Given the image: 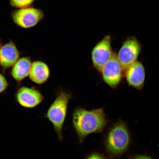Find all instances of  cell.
I'll return each instance as SVG.
<instances>
[{"instance_id":"1","label":"cell","mask_w":159,"mask_h":159,"mask_svg":"<svg viewBox=\"0 0 159 159\" xmlns=\"http://www.w3.org/2000/svg\"><path fill=\"white\" fill-rule=\"evenodd\" d=\"M107 123L108 120L102 108L89 111L79 107L73 112L72 125L80 143L89 135L102 133Z\"/></svg>"},{"instance_id":"2","label":"cell","mask_w":159,"mask_h":159,"mask_svg":"<svg viewBox=\"0 0 159 159\" xmlns=\"http://www.w3.org/2000/svg\"><path fill=\"white\" fill-rule=\"evenodd\" d=\"M130 142V134L126 124L119 120L109 129L105 136V151L111 157L118 158L126 152Z\"/></svg>"},{"instance_id":"3","label":"cell","mask_w":159,"mask_h":159,"mask_svg":"<svg viewBox=\"0 0 159 159\" xmlns=\"http://www.w3.org/2000/svg\"><path fill=\"white\" fill-rule=\"evenodd\" d=\"M71 98L70 94L61 91L45 115L52 125L60 141L63 140V125L66 118L69 101Z\"/></svg>"},{"instance_id":"4","label":"cell","mask_w":159,"mask_h":159,"mask_svg":"<svg viewBox=\"0 0 159 159\" xmlns=\"http://www.w3.org/2000/svg\"><path fill=\"white\" fill-rule=\"evenodd\" d=\"M44 17L42 10L33 7L18 9L11 13L14 22L23 29H29L36 25Z\"/></svg>"},{"instance_id":"5","label":"cell","mask_w":159,"mask_h":159,"mask_svg":"<svg viewBox=\"0 0 159 159\" xmlns=\"http://www.w3.org/2000/svg\"><path fill=\"white\" fill-rule=\"evenodd\" d=\"M142 50V45L136 37L128 38L119 51L117 58L125 71L137 61Z\"/></svg>"},{"instance_id":"6","label":"cell","mask_w":159,"mask_h":159,"mask_svg":"<svg viewBox=\"0 0 159 159\" xmlns=\"http://www.w3.org/2000/svg\"><path fill=\"white\" fill-rule=\"evenodd\" d=\"M125 70L114 52L110 59L102 67L100 73L103 80L111 88H116L120 84Z\"/></svg>"},{"instance_id":"7","label":"cell","mask_w":159,"mask_h":159,"mask_svg":"<svg viewBox=\"0 0 159 159\" xmlns=\"http://www.w3.org/2000/svg\"><path fill=\"white\" fill-rule=\"evenodd\" d=\"M111 36L105 35L93 49L91 57L93 65L99 72L114 53L111 47Z\"/></svg>"},{"instance_id":"8","label":"cell","mask_w":159,"mask_h":159,"mask_svg":"<svg viewBox=\"0 0 159 159\" xmlns=\"http://www.w3.org/2000/svg\"><path fill=\"white\" fill-rule=\"evenodd\" d=\"M16 98L22 107L32 108L40 104L44 97L37 89L22 87L19 89L16 93Z\"/></svg>"},{"instance_id":"9","label":"cell","mask_w":159,"mask_h":159,"mask_svg":"<svg viewBox=\"0 0 159 159\" xmlns=\"http://www.w3.org/2000/svg\"><path fill=\"white\" fill-rule=\"evenodd\" d=\"M126 80L129 85L141 90L144 84L146 73L143 65L137 61L125 71Z\"/></svg>"},{"instance_id":"10","label":"cell","mask_w":159,"mask_h":159,"mask_svg":"<svg viewBox=\"0 0 159 159\" xmlns=\"http://www.w3.org/2000/svg\"><path fill=\"white\" fill-rule=\"evenodd\" d=\"M20 53L12 41L2 45L0 49V65L4 70L13 66L19 59Z\"/></svg>"},{"instance_id":"11","label":"cell","mask_w":159,"mask_h":159,"mask_svg":"<svg viewBox=\"0 0 159 159\" xmlns=\"http://www.w3.org/2000/svg\"><path fill=\"white\" fill-rule=\"evenodd\" d=\"M50 74L49 69L47 64L42 61H35L32 63L29 78L33 82L41 84L48 80Z\"/></svg>"},{"instance_id":"12","label":"cell","mask_w":159,"mask_h":159,"mask_svg":"<svg viewBox=\"0 0 159 159\" xmlns=\"http://www.w3.org/2000/svg\"><path fill=\"white\" fill-rule=\"evenodd\" d=\"M32 65L30 58L24 57L19 59L13 66L11 75L14 79L21 81L28 76Z\"/></svg>"},{"instance_id":"13","label":"cell","mask_w":159,"mask_h":159,"mask_svg":"<svg viewBox=\"0 0 159 159\" xmlns=\"http://www.w3.org/2000/svg\"><path fill=\"white\" fill-rule=\"evenodd\" d=\"M36 0H9L12 7L17 9L23 8L31 7Z\"/></svg>"},{"instance_id":"14","label":"cell","mask_w":159,"mask_h":159,"mask_svg":"<svg viewBox=\"0 0 159 159\" xmlns=\"http://www.w3.org/2000/svg\"><path fill=\"white\" fill-rule=\"evenodd\" d=\"M85 159H108L104 155L97 152H93L89 154Z\"/></svg>"},{"instance_id":"15","label":"cell","mask_w":159,"mask_h":159,"mask_svg":"<svg viewBox=\"0 0 159 159\" xmlns=\"http://www.w3.org/2000/svg\"><path fill=\"white\" fill-rule=\"evenodd\" d=\"M8 85L5 77L0 73V93L3 92L7 89Z\"/></svg>"},{"instance_id":"16","label":"cell","mask_w":159,"mask_h":159,"mask_svg":"<svg viewBox=\"0 0 159 159\" xmlns=\"http://www.w3.org/2000/svg\"><path fill=\"white\" fill-rule=\"evenodd\" d=\"M129 159H152L150 157L145 155H136L134 156L130 157Z\"/></svg>"},{"instance_id":"17","label":"cell","mask_w":159,"mask_h":159,"mask_svg":"<svg viewBox=\"0 0 159 159\" xmlns=\"http://www.w3.org/2000/svg\"><path fill=\"white\" fill-rule=\"evenodd\" d=\"M2 46V41L1 39H0V49H1Z\"/></svg>"}]
</instances>
